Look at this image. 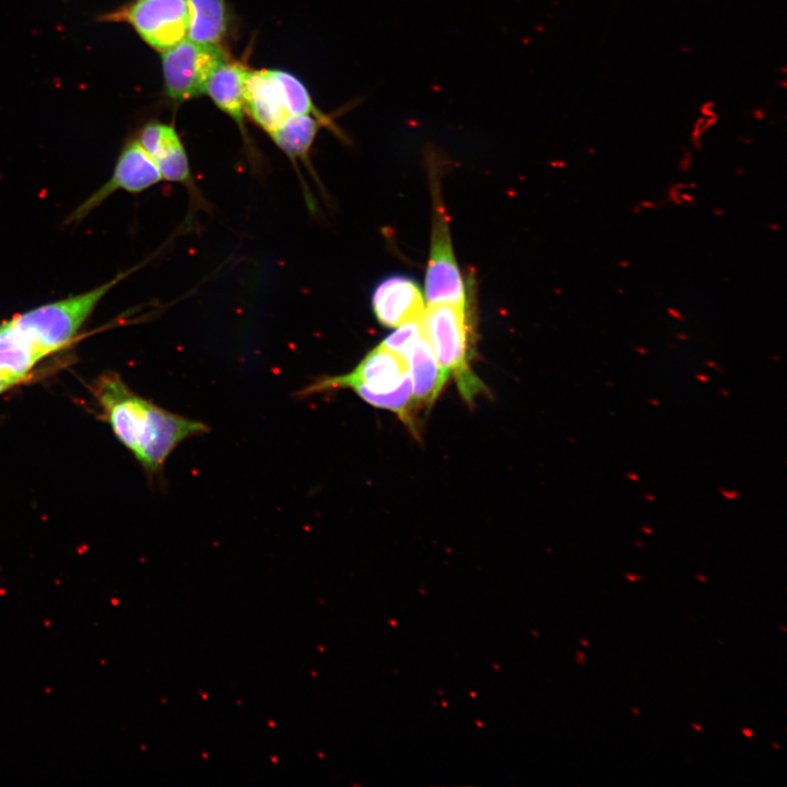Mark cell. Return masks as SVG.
<instances>
[{"mask_svg":"<svg viewBox=\"0 0 787 787\" xmlns=\"http://www.w3.org/2000/svg\"><path fill=\"white\" fill-rule=\"evenodd\" d=\"M95 393L116 437L151 477L163 472L167 459L183 442L209 432L203 422L171 412L137 395L116 374L101 377Z\"/></svg>","mask_w":787,"mask_h":787,"instance_id":"obj_1","label":"cell"},{"mask_svg":"<svg viewBox=\"0 0 787 787\" xmlns=\"http://www.w3.org/2000/svg\"><path fill=\"white\" fill-rule=\"evenodd\" d=\"M409 376L406 359L379 344L371 350L349 373L324 376L298 391L309 397L336 389H351L365 402L395 412L406 413L410 404V389L401 384Z\"/></svg>","mask_w":787,"mask_h":787,"instance_id":"obj_2","label":"cell"},{"mask_svg":"<svg viewBox=\"0 0 787 787\" xmlns=\"http://www.w3.org/2000/svg\"><path fill=\"white\" fill-rule=\"evenodd\" d=\"M422 326L444 374L455 378L462 398L471 402L484 386L470 365L471 329L467 305L426 306Z\"/></svg>","mask_w":787,"mask_h":787,"instance_id":"obj_3","label":"cell"},{"mask_svg":"<svg viewBox=\"0 0 787 787\" xmlns=\"http://www.w3.org/2000/svg\"><path fill=\"white\" fill-rule=\"evenodd\" d=\"M131 272H122L84 293L30 309L12 320L30 341L48 355L67 345L108 291Z\"/></svg>","mask_w":787,"mask_h":787,"instance_id":"obj_4","label":"cell"},{"mask_svg":"<svg viewBox=\"0 0 787 787\" xmlns=\"http://www.w3.org/2000/svg\"><path fill=\"white\" fill-rule=\"evenodd\" d=\"M433 195L435 199L430 257L425 273L427 306L467 305L466 287L453 248L447 213L437 191Z\"/></svg>","mask_w":787,"mask_h":787,"instance_id":"obj_5","label":"cell"},{"mask_svg":"<svg viewBox=\"0 0 787 787\" xmlns=\"http://www.w3.org/2000/svg\"><path fill=\"white\" fill-rule=\"evenodd\" d=\"M226 61L219 45L183 39L163 51L162 64L165 89L174 99H188L205 93V85L214 70Z\"/></svg>","mask_w":787,"mask_h":787,"instance_id":"obj_6","label":"cell"},{"mask_svg":"<svg viewBox=\"0 0 787 787\" xmlns=\"http://www.w3.org/2000/svg\"><path fill=\"white\" fill-rule=\"evenodd\" d=\"M128 22L153 48L165 51L188 35L187 0H136L107 16Z\"/></svg>","mask_w":787,"mask_h":787,"instance_id":"obj_7","label":"cell"},{"mask_svg":"<svg viewBox=\"0 0 787 787\" xmlns=\"http://www.w3.org/2000/svg\"><path fill=\"white\" fill-rule=\"evenodd\" d=\"M163 180L154 160L144 151L138 140L122 149L111 177L89 197L70 216V222L80 221L91 213L117 190L138 193Z\"/></svg>","mask_w":787,"mask_h":787,"instance_id":"obj_8","label":"cell"},{"mask_svg":"<svg viewBox=\"0 0 787 787\" xmlns=\"http://www.w3.org/2000/svg\"><path fill=\"white\" fill-rule=\"evenodd\" d=\"M372 308L379 324L389 328L422 321L426 310L419 284L411 278L395 274L377 284Z\"/></svg>","mask_w":787,"mask_h":787,"instance_id":"obj_9","label":"cell"},{"mask_svg":"<svg viewBox=\"0 0 787 787\" xmlns=\"http://www.w3.org/2000/svg\"><path fill=\"white\" fill-rule=\"evenodd\" d=\"M245 113H248L269 134L291 116L273 70H248L245 83Z\"/></svg>","mask_w":787,"mask_h":787,"instance_id":"obj_10","label":"cell"},{"mask_svg":"<svg viewBox=\"0 0 787 787\" xmlns=\"http://www.w3.org/2000/svg\"><path fill=\"white\" fill-rule=\"evenodd\" d=\"M403 357L408 363L414 407H428L436 400L447 377L425 334L418 339Z\"/></svg>","mask_w":787,"mask_h":787,"instance_id":"obj_11","label":"cell"},{"mask_svg":"<svg viewBox=\"0 0 787 787\" xmlns=\"http://www.w3.org/2000/svg\"><path fill=\"white\" fill-rule=\"evenodd\" d=\"M248 69L236 61H225L208 80L205 93L215 105L243 129L245 114V83Z\"/></svg>","mask_w":787,"mask_h":787,"instance_id":"obj_12","label":"cell"},{"mask_svg":"<svg viewBox=\"0 0 787 787\" xmlns=\"http://www.w3.org/2000/svg\"><path fill=\"white\" fill-rule=\"evenodd\" d=\"M46 356L14 325L0 324V376L16 384L26 378L32 368Z\"/></svg>","mask_w":787,"mask_h":787,"instance_id":"obj_13","label":"cell"},{"mask_svg":"<svg viewBox=\"0 0 787 787\" xmlns=\"http://www.w3.org/2000/svg\"><path fill=\"white\" fill-rule=\"evenodd\" d=\"M321 126H329L313 115H291L270 134L279 149L295 164H308V154Z\"/></svg>","mask_w":787,"mask_h":787,"instance_id":"obj_14","label":"cell"},{"mask_svg":"<svg viewBox=\"0 0 787 787\" xmlns=\"http://www.w3.org/2000/svg\"><path fill=\"white\" fill-rule=\"evenodd\" d=\"M189 10L188 39L200 44L219 45L227 31L224 0H187Z\"/></svg>","mask_w":787,"mask_h":787,"instance_id":"obj_15","label":"cell"},{"mask_svg":"<svg viewBox=\"0 0 787 787\" xmlns=\"http://www.w3.org/2000/svg\"><path fill=\"white\" fill-rule=\"evenodd\" d=\"M151 157L157 165L163 180L184 185L193 197L199 195L190 172L188 155L175 128L163 138Z\"/></svg>","mask_w":787,"mask_h":787,"instance_id":"obj_16","label":"cell"},{"mask_svg":"<svg viewBox=\"0 0 787 787\" xmlns=\"http://www.w3.org/2000/svg\"><path fill=\"white\" fill-rule=\"evenodd\" d=\"M423 334L422 321L408 322L397 327L380 344L403 356Z\"/></svg>","mask_w":787,"mask_h":787,"instance_id":"obj_17","label":"cell"},{"mask_svg":"<svg viewBox=\"0 0 787 787\" xmlns=\"http://www.w3.org/2000/svg\"><path fill=\"white\" fill-rule=\"evenodd\" d=\"M16 385L15 381L0 376V393Z\"/></svg>","mask_w":787,"mask_h":787,"instance_id":"obj_18","label":"cell"},{"mask_svg":"<svg viewBox=\"0 0 787 787\" xmlns=\"http://www.w3.org/2000/svg\"><path fill=\"white\" fill-rule=\"evenodd\" d=\"M585 660H586L585 653L582 651V650H577V653H576V661H577L578 663H580V665H584V663H585Z\"/></svg>","mask_w":787,"mask_h":787,"instance_id":"obj_19","label":"cell"},{"mask_svg":"<svg viewBox=\"0 0 787 787\" xmlns=\"http://www.w3.org/2000/svg\"><path fill=\"white\" fill-rule=\"evenodd\" d=\"M741 733L747 738H753V736H754L753 730L749 727L741 728Z\"/></svg>","mask_w":787,"mask_h":787,"instance_id":"obj_20","label":"cell"},{"mask_svg":"<svg viewBox=\"0 0 787 787\" xmlns=\"http://www.w3.org/2000/svg\"><path fill=\"white\" fill-rule=\"evenodd\" d=\"M624 577H625L627 580L632 582V583H635V582H638V580H642V579H643L641 576L634 575V574H625Z\"/></svg>","mask_w":787,"mask_h":787,"instance_id":"obj_21","label":"cell"},{"mask_svg":"<svg viewBox=\"0 0 787 787\" xmlns=\"http://www.w3.org/2000/svg\"><path fill=\"white\" fill-rule=\"evenodd\" d=\"M691 727H692L694 730L698 731V732H702V731H703V727H702L701 724L692 723V724H691Z\"/></svg>","mask_w":787,"mask_h":787,"instance_id":"obj_22","label":"cell"},{"mask_svg":"<svg viewBox=\"0 0 787 787\" xmlns=\"http://www.w3.org/2000/svg\"><path fill=\"white\" fill-rule=\"evenodd\" d=\"M695 577H696L697 580H700V582H702V583H707V582H708V578L705 577V576L702 575V574H697Z\"/></svg>","mask_w":787,"mask_h":787,"instance_id":"obj_23","label":"cell"},{"mask_svg":"<svg viewBox=\"0 0 787 787\" xmlns=\"http://www.w3.org/2000/svg\"><path fill=\"white\" fill-rule=\"evenodd\" d=\"M579 643H580L583 646H585V647H589V646H590L589 642H588L587 639H584V638H579Z\"/></svg>","mask_w":787,"mask_h":787,"instance_id":"obj_24","label":"cell"},{"mask_svg":"<svg viewBox=\"0 0 787 787\" xmlns=\"http://www.w3.org/2000/svg\"><path fill=\"white\" fill-rule=\"evenodd\" d=\"M631 712H632V713H634V714H635V715H637V716H639V715H641V712H639V709H638V708H636V707H631Z\"/></svg>","mask_w":787,"mask_h":787,"instance_id":"obj_25","label":"cell"},{"mask_svg":"<svg viewBox=\"0 0 787 787\" xmlns=\"http://www.w3.org/2000/svg\"><path fill=\"white\" fill-rule=\"evenodd\" d=\"M771 744H772V747L775 748L776 750H778V751L780 750V745H779L778 743H776V742H771Z\"/></svg>","mask_w":787,"mask_h":787,"instance_id":"obj_26","label":"cell"},{"mask_svg":"<svg viewBox=\"0 0 787 787\" xmlns=\"http://www.w3.org/2000/svg\"><path fill=\"white\" fill-rule=\"evenodd\" d=\"M779 629H782L783 632H786V631H787L786 627H785V626H782V625H779Z\"/></svg>","mask_w":787,"mask_h":787,"instance_id":"obj_27","label":"cell"}]
</instances>
